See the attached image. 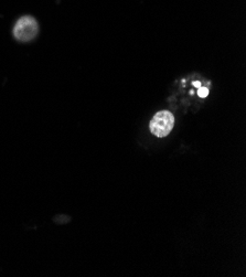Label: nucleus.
Here are the masks:
<instances>
[{
    "instance_id": "1",
    "label": "nucleus",
    "mask_w": 246,
    "mask_h": 277,
    "mask_svg": "<svg viewBox=\"0 0 246 277\" xmlns=\"http://www.w3.org/2000/svg\"><path fill=\"white\" fill-rule=\"evenodd\" d=\"M39 26L37 20L31 15H23L15 22L14 27V35L18 41L29 42L37 37Z\"/></svg>"
},
{
    "instance_id": "2",
    "label": "nucleus",
    "mask_w": 246,
    "mask_h": 277,
    "mask_svg": "<svg viewBox=\"0 0 246 277\" xmlns=\"http://www.w3.org/2000/svg\"><path fill=\"white\" fill-rule=\"evenodd\" d=\"M174 126V116L169 110H161L153 117L150 122V132L157 137L168 136Z\"/></svg>"
},
{
    "instance_id": "3",
    "label": "nucleus",
    "mask_w": 246,
    "mask_h": 277,
    "mask_svg": "<svg viewBox=\"0 0 246 277\" xmlns=\"http://www.w3.org/2000/svg\"><path fill=\"white\" fill-rule=\"evenodd\" d=\"M198 95H199L201 98H205L209 95V90L206 88H199V90H198Z\"/></svg>"
}]
</instances>
